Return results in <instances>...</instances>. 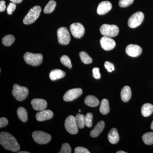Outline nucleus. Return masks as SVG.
Wrapping results in <instances>:
<instances>
[{
    "instance_id": "obj_1",
    "label": "nucleus",
    "mask_w": 153,
    "mask_h": 153,
    "mask_svg": "<svg viewBox=\"0 0 153 153\" xmlns=\"http://www.w3.org/2000/svg\"><path fill=\"white\" fill-rule=\"evenodd\" d=\"M0 143L5 149L12 152H17L20 150V145L16 138L7 132L0 134Z\"/></svg>"
},
{
    "instance_id": "obj_2",
    "label": "nucleus",
    "mask_w": 153,
    "mask_h": 153,
    "mask_svg": "<svg viewBox=\"0 0 153 153\" xmlns=\"http://www.w3.org/2000/svg\"><path fill=\"white\" fill-rule=\"evenodd\" d=\"M41 8L39 6L33 7L29 10L23 20V23L26 25H31L36 22L40 16Z\"/></svg>"
},
{
    "instance_id": "obj_3",
    "label": "nucleus",
    "mask_w": 153,
    "mask_h": 153,
    "mask_svg": "<svg viewBox=\"0 0 153 153\" xmlns=\"http://www.w3.org/2000/svg\"><path fill=\"white\" fill-rule=\"evenodd\" d=\"M24 60L27 64L33 66L41 65L43 62V56L41 54H33L27 52L24 56Z\"/></svg>"
},
{
    "instance_id": "obj_4",
    "label": "nucleus",
    "mask_w": 153,
    "mask_h": 153,
    "mask_svg": "<svg viewBox=\"0 0 153 153\" xmlns=\"http://www.w3.org/2000/svg\"><path fill=\"white\" fill-rule=\"evenodd\" d=\"M12 93L17 100L22 101L27 97L29 90L27 88L21 86L18 84H15L13 86Z\"/></svg>"
},
{
    "instance_id": "obj_5",
    "label": "nucleus",
    "mask_w": 153,
    "mask_h": 153,
    "mask_svg": "<svg viewBox=\"0 0 153 153\" xmlns=\"http://www.w3.org/2000/svg\"><path fill=\"white\" fill-rule=\"evenodd\" d=\"M100 30L102 35L110 38L115 37L119 32V29L117 26L108 24L102 25Z\"/></svg>"
},
{
    "instance_id": "obj_6",
    "label": "nucleus",
    "mask_w": 153,
    "mask_h": 153,
    "mask_svg": "<svg viewBox=\"0 0 153 153\" xmlns=\"http://www.w3.org/2000/svg\"><path fill=\"white\" fill-rule=\"evenodd\" d=\"M33 140L39 144L48 143L52 139V136L49 134L42 131H35L32 134Z\"/></svg>"
},
{
    "instance_id": "obj_7",
    "label": "nucleus",
    "mask_w": 153,
    "mask_h": 153,
    "mask_svg": "<svg viewBox=\"0 0 153 153\" xmlns=\"http://www.w3.org/2000/svg\"><path fill=\"white\" fill-rule=\"evenodd\" d=\"M57 36L58 43L61 45H68L71 41L70 33L67 28L65 27H61L58 29Z\"/></svg>"
},
{
    "instance_id": "obj_8",
    "label": "nucleus",
    "mask_w": 153,
    "mask_h": 153,
    "mask_svg": "<svg viewBox=\"0 0 153 153\" xmlns=\"http://www.w3.org/2000/svg\"><path fill=\"white\" fill-rule=\"evenodd\" d=\"M144 19V15L141 12H137L133 14L130 17L128 22L129 27L131 28H136L142 23Z\"/></svg>"
},
{
    "instance_id": "obj_9",
    "label": "nucleus",
    "mask_w": 153,
    "mask_h": 153,
    "mask_svg": "<svg viewBox=\"0 0 153 153\" xmlns=\"http://www.w3.org/2000/svg\"><path fill=\"white\" fill-rule=\"evenodd\" d=\"M65 127L66 130L71 134H75L77 133L78 127L74 117L70 115L66 118L65 121Z\"/></svg>"
},
{
    "instance_id": "obj_10",
    "label": "nucleus",
    "mask_w": 153,
    "mask_h": 153,
    "mask_svg": "<svg viewBox=\"0 0 153 153\" xmlns=\"http://www.w3.org/2000/svg\"><path fill=\"white\" fill-rule=\"evenodd\" d=\"M70 32L72 36L76 38H82L85 33V28L82 24L79 23H73L70 26Z\"/></svg>"
},
{
    "instance_id": "obj_11",
    "label": "nucleus",
    "mask_w": 153,
    "mask_h": 153,
    "mask_svg": "<svg viewBox=\"0 0 153 153\" xmlns=\"http://www.w3.org/2000/svg\"><path fill=\"white\" fill-rule=\"evenodd\" d=\"M82 93L80 88H75L68 90L63 96V99L65 101H72L79 97Z\"/></svg>"
},
{
    "instance_id": "obj_12",
    "label": "nucleus",
    "mask_w": 153,
    "mask_h": 153,
    "mask_svg": "<svg viewBox=\"0 0 153 153\" xmlns=\"http://www.w3.org/2000/svg\"><path fill=\"white\" fill-rule=\"evenodd\" d=\"M142 51L141 47L136 44H129L127 46L126 49L127 55L131 57H138L141 55Z\"/></svg>"
},
{
    "instance_id": "obj_13",
    "label": "nucleus",
    "mask_w": 153,
    "mask_h": 153,
    "mask_svg": "<svg viewBox=\"0 0 153 153\" xmlns=\"http://www.w3.org/2000/svg\"><path fill=\"white\" fill-rule=\"evenodd\" d=\"M100 44L102 49L105 51L112 50L116 46V43L110 37L103 36L100 40Z\"/></svg>"
},
{
    "instance_id": "obj_14",
    "label": "nucleus",
    "mask_w": 153,
    "mask_h": 153,
    "mask_svg": "<svg viewBox=\"0 0 153 153\" xmlns=\"http://www.w3.org/2000/svg\"><path fill=\"white\" fill-rule=\"evenodd\" d=\"M53 112L50 110L40 111L36 114V120L38 121H44L51 119L53 117Z\"/></svg>"
},
{
    "instance_id": "obj_15",
    "label": "nucleus",
    "mask_w": 153,
    "mask_h": 153,
    "mask_svg": "<svg viewBox=\"0 0 153 153\" xmlns=\"http://www.w3.org/2000/svg\"><path fill=\"white\" fill-rule=\"evenodd\" d=\"M33 108L36 111H42L46 109L47 106V102L42 99H34L31 101Z\"/></svg>"
},
{
    "instance_id": "obj_16",
    "label": "nucleus",
    "mask_w": 153,
    "mask_h": 153,
    "mask_svg": "<svg viewBox=\"0 0 153 153\" xmlns=\"http://www.w3.org/2000/svg\"><path fill=\"white\" fill-rule=\"evenodd\" d=\"M112 8V4L108 1H103L100 3L97 7V13L99 15L106 14Z\"/></svg>"
},
{
    "instance_id": "obj_17",
    "label": "nucleus",
    "mask_w": 153,
    "mask_h": 153,
    "mask_svg": "<svg viewBox=\"0 0 153 153\" xmlns=\"http://www.w3.org/2000/svg\"><path fill=\"white\" fill-rule=\"evenodd\" d=\"M105 123L103 121L101 120L99 122L94 128L91 132L90 134L91 137L94 138L98 137L103 131Z\"/></svg>"
},
{
    "instance_id": "obj_18",
    "label": "nucleus",
    "mask_w": 153,
    "mask_h": 153,
    "mask_svg": "<svg viewBox=\"0 0 153 153\" xmlns=\"http://www.w3.org/2000/svg\"><path fill=\"white\" fill-rule=\"evenodd\" d=\"M108 138L111 143L112 144L117 143L120 139L117 130L115 128H111L108 133Z\"/></svg>"
},
{
    "instance_id": "obj_19",
    "label": "nucleus",
    "mask_w": 153,
    "mask_h": 153,
    "mask_svg": "<svg viewBox=\"0 0 153 153\" xmlns=\"http://www.w3.org/2000/svg\"><path fill=\"white\" fill-rule=\"evenodd\" d=\"M66 75L65 71L56 69L52 70L49 73V78L52 81H55L57 79L63 78Z\"/></svg>"
},
{
    "instance_id": "obj_20",
    "label": "nucleus",
    "mask_w": 153,
    "mask_h": 153,
    "mask_svg": "<svg viewBox=\"0 0 153 153\" xmlns=\"http://www.w3.org/2000/svg\"><path fill=\"white\" fill-rule=\"evenodd\" d=\"M121 98L124 102H127L130 100L131 96V91L128 86L123 87L121 91Z\"/></svg>"
},
{
    "instance_id": "obj_21",
    "label": "nucleus",
    "mask_w": 153,
    "mask_h": 153,
    "mask_svg": "<svg viewBox=\"0 0 153 153\" xmlns=\"http://www.w3.org/2000/svg\"><path fill=\"white\" fill-rule=\"evenodd\" d=\"M84 102L85 105L91 107H95L99 104V101L98 99L93 95H88L86 97Z\"/></svg>"
},
{
    "instance_id": "obj_22",
    "label": "nucleus",
    "mask_w": 153,
    "mask_h": 153,
    "mask_svg": "<svg viewBox=\"0 0 153 153\" xmlns=\"http://www.w3.org/2000/svg\"><path fill=\"white\" fill-rule=\"evenodd\" d=\"M153 112V105L150 103H146L143 105L141 108V113L143 116L148 117Z\"/></svg>"
},
{
    "instance_id": "obj_23",
    "label": "nucleus",
    "mask_w": 153,
    "mask_h": 153,
    "mask_svg": "<svg viewBox=\"0 0 153 153\" xmlns=\"http://www.w3.org/2000/svg\"><path fill=\"white\" fill-rule=\"evenodd\" d=\"M18 117L23 122H26L28 120V114L27 110L24 107H20L17 110Z\"/></svg>"
},
{
    "instance_id": "obj_24",
    "label": "nucleus",
    "mask_w": 153,
    "mask_h": 153,
    "mask_svg": "<svg viewBox=\"0 0 153 153\" xmlns=\"http://www.w3.org/2000/svg\"><path fill=\"white\" fill-rule=\"evenodd\" d=\"M109 102L108 100L104 99L102 100L100 111L102 114H106L109 112Z\"/></svg>"
},
{
    "instance_id": "obj_25",
    "label": "nucleus",
    "mask_w": 153,
    "mask_h": 153,
    "mask_svg": "<svg viewBox=\"0 0 153 153\" xmlns=\"http://www.w3.org/2000/svg\"><path fill=\"white\" fill-rule=\"evenodd\" d=\"M56 6V2L54 0H50L44 8V13H51L54 11Z\"/></svg>"
},
{
    "instance_id": "obj_26",
    "label": "nucleus",
    "mask_w": 153,
    "mask_h": 153,
    "mask_svg": "<svg viewBox=\"0 0 153 153\" xmlns=\"http://www.w3.org/2000/svg\"><path fill=\"white\" fill-rule=\"evenodd\" d=\"M142 139L146 144H153V132H149L143 135Z\"/></svg>"
},
{
    "instance_id": "obj_27",
    "label": "nucleus",
    "mask_w": 153,
    "mask_h": 153,
    "mask_svg": "<svg viewBox=\"0 0 153 153\" xmlns=\"http://www.w3.org/2000/svg\"><path fill=\"white\" fill-rule=\"evenodd\" d=\"M15 37L13 35H8L3 38L2 42L4 46L7 47L10 46L15 41Z\"/></svg>"
},
{
    "instance_id": "obj_28",
    "label": "nucleus",
    "mask_w": 153,
    "mask_h": 153,
    "mask_svg": "<svg viewBox=\"0 0 153 153\" xmlns=\"http://www.w3.org/2000/svg\"><path fill=\"white\" fill-rule=\"evenodd\" d=\"M85 117L83 114H78L75 116V120H76L77 126L79 128H82L85 126Z\"/></svg>"
},
{
    "instance_id": "obj_29",
    "label": "nucleus",
    "mask_w": 153,
    "mask_h": 153,
    "mask_svg": "<svg viewBox=\"0 0 153 153\" xmlns=\"http://www.w3.org/2000/svg\"><path fill=\"white\" fill-rule=\"evenodd\" d=\"M79 57L82 63L84 64H88L92 62V59L85 52H81L79 54Z\"/></svg>"
},
{
    "instance_id": "obj_30",
    "label": "nucleus",
    "mask_w": 153,
    "mask_h": 153,
    "mask_svg": "<svg viewBox=\"0 0 153 153\" xmlns=\"http://www.w3.org/2000/svg\"><path fill=\"white\" fill-rule=\"evenodd\" d=\"M60 62L64 66L71 69L72 68L71 60L67 55H64L60 57Z\"/></svg>"
},
{
    "instance_id": "obj_31",
    "label": "nucleus",
    "mask_w": 153,
    "mask_h": 153,
    "mask_svg": "<svg viewBox=\"0 0 153 153\" xmlns=\"http://www.w3.org/2000/svg\"><path fill=\"white\" fill-rule=\"evenodd\" d=\"M93 114L91 113H88L85 117V125L88 128H90L92 126Z\"/></svg>"
},
{
    "instance_id": "obj_32",
    "label": "nucleus",
    "mask_w": 153,
    "mask_h": 153,
    "mask_svg": "<svg viewBox=\"0 0 153 153\" xmlns=\"http://www.w3.org/2000/svg\"><path fill=\"white\" fill-rule=\"evenodd\" d=\"M71 149L70 145L67 143L63 144L59 153H71Z\"/></svg>"
},
{
    "instance_id": "obj_33",
    "label": "nucleus",
    "mask_w": 153,
    "mask_h": 153,
    "mask_svg": "<svg viewBox=\"0 0 153 153\" xmlns=\"http://www.w3.org/2000/svg\"><path fill=\"white\" fill-rule=\"evenodd\" d=\"M134 0H120L119 5L121 7H126L131 4Z\"/></svg>"
},
{
    "instance_id": "obj_34",
    "label": "nucleus",
    "mask_w": 153,
    "mask_h": 153,
    "mask_svg": "<svg viewBox=\"0 0 153 153\" xmlns=\"http://www.w3.org/2000/svg\"><path fill=\"white\" fill-rule=\"evenodd\" d=\"M16 8V4L13 2L10 3L7 8V13L8 15H12L13 12Z\"/></svg>"
},
{
    "instance_id": "obj_35",
    "label": "nucleus",
    "mask_w": 153,
    "mask_h": 153,
    "mask_svg": "<svg viewBox=\"0 0 153 153\" xmlns=\"http://www.w3.org/2000/svg\"><path fill=\"white\" fill-rule=\"evenodd\" d=\"M104 66L106 68L107 71L109 72H111L114 70V65L113 63L108 62V61H106L105 63Z\"/></svg>"
},
{
    "instance_id": "obj_36",
    "label": "nucleus",
    "mask_w": 153,
    "mask_h": 153,
    "mask_svg": "<svg viewBox=\"0 0 153 153\" xmlns=\"http://www.w3.org/2000/svg\"><path fill=\"white\" fill-rule=\"evenodd\" d=\"M75 153H90V152L86 148L82 147H77L74 149Z\"/></svg>"
},
{
    "instance_id": "obj_37",
    "label": "nucleus",
    "mask_w": 153,
    "mask_h": 153,
    "mask_svg": "<svg viewBox=\"0 0 153 153\" xmlns=\"http://www.w3.org/2000/svg\"><path fill=\"white\" fill-rule=\"evenodd\" d=\"M92 73H93L94 77L95 79H99L100 78L101 75L100 72L99 68H97V67L93 68V70H92Z\"/></svg>"
},
{
    "instance_id": "obj_38",
    "label": "nucleus",
    "mask_w": 153,
    "mask_h": 153,
    "mask_svg": "<svg viewBox=\"0 0 153 153\" xmlns=\"http://www.w3.org/2000/svg\"><path fill=\"white\" fill-rule=\"evenodd\" d=\"M8 124V121L6 117H1L0 118V128L4 127L7 125Z\"/></svg>"
},
{
    "instance_id": "obj_39",
    "label": "nucleus",
    "mask_w": 153,
    "mask_h": 153,
    "mask_svg": "<svg viewBox=\"0 0 153 153\" xmlns=\"http://www.w3.org/2000/svg\"><path fill=\"white\" fill-rule=\"evenodd\" d=\"M6 9V2L4 1L1 0L0 1V12H2L5 10Z\"/></svg>"
},
{
    "instance_id": "obj_40",
    "label": "nucleus",
    "mask_w": 153,
    "mask_h": 153,
    "mask_svg": "<svg viewBox=\"0 0 153 153\" xmlns=\"http://www.w3.org/2000/svg\"><path fill=\"white\" fill-rule=\"evenodd\" d=\"M12 2L15 3L16 4H20L23 1V0H10Z\"/></svg>"
},
{
    "instance_id": "obj_41",
    "label": "nucleus",
    "mask_w": 153,
    "mask_h": 153,
    "mask_svg": "<svg viewBox=\"0 0 153 153\" xmlns=\"http://www.w3.org/2000/svg\"><path fill=\"white\" fill-rule=\"evenodd\" d=\"M126 152H124V151H117V153H126Z\"/></svg>"
},
{
    "instance_id": "obj_42",
    "label": "nucleus",
    "mask_w": 153,
    "mask_h": 153,
    "mask_svg": "<svg viewBox=\"0 0 153 153\" xmlns=\"http://www.w3.org/2000/svg\"><path fill=\"white\" fill-rule=\"evenodd\" d=\"M19 153H30L29 152H25V151H22V152H19Z\"/></svg>"
},
{
    "instance_id": "obj_43",
    "label": "nucleus",
    "mask_w": 153,
    "mask_h": 153,
    "mask_svg": "<svg viewBox=\"0 0 153 153\" xmlns=\"http://www.w3.org/2000/svg\"><path fill=\"white\" fill-rule=\"evenodd\" d=\"M151 128L153 130V121H152V124H151Z\"/></svg>"
},
{
    "instance_id": "obj_44",
    "label": "nucleus",
    "mask_w": 153,
    "mask_h": 153,
    "mask_svg": "<svg viewBox=\"0 0 153 153\" xmlns=\"http://www.w3.org/2000/svg\"><path fill=\"white\" fill-rule=\"evenodd\" d=\"M79 112H81V110H79Z\"/></svg>"
}]
</instances>
